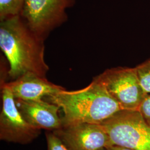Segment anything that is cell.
I'll use <instances>...</instances> for the list:
<instances>
[{
	"instance_id": "cell-1",
	"label": "cell",
	"mask_w": 150,
	"mask_h": 150,
	"mask_svg": "<svg viewBox=\"0 0 150 150\" xmlns=\"http://www.w3.org/2000/svg\"><path fill=\"white\" fill-rule=\"evenodd\" d=\"M0 21V48L9 63V77L14 80L27 74L46 77L49 67L45 59V40L21 15Z\"/></svg>"
},
{
	"instance_id": "cell-2",
	"label": "cell",
	"mask_w": 150,
	"mask_h": 150,
	"mask_svg": "<svg viewBox=\"0 0 150 150\" xmlns=\"http://www.w3.org/2000/svg\"><path fill=\"white\" fill-rule=\"evenodd\" d=\"M46 98L62 110V126L79 123L101 124L122 110L95 78L82 89H64Z\"/></svg>"
},
{
	"instance_id": "cell-3",
	"label": "cell",
	"mask_w": 150,
	"mask_h": 150,
	"mask_svg": "<svg viewBox=\"0 0 150 150\" xmlns=\"http://www.w3.org/2000/svg\"><path fill=\"white\" fill-rule=\"evenodd\" d=\"M99 125L113 145L150 150V125L138 110H121Z\"/></svg>"
},
{
	"instance_id": "cell-4",
	"label": "cell",
	"mask_w": 150,
	"mask_h": 150,
	"mask_svg": "<svg viewBox=\"0 0 150 150\" xmlns=\"http://www.w3.org/2000/svg\"><path fill=\"white\" fill-rule=\"evenodd\" d=\"M95 78L102 83L122 110H137L147 95L135 67L107 69Z\"/></svg>"
},
{
	"instance_id": "cell-5",
	"label": "cell",
	"mask_w": 150,
	"mask_h": 150,
	"mask_svg": "<svg viewBox=\"0 0 150 150\" xmlns=\"http://www.w3.org/2000/svg\"><path fill=\"white\" fill-rule=\"evenodd\" d=\"M75 3V0H25L20 15L34 32L45 40L66 21V11Z\"/></svg>"
},
{
	"instance_id": "cell-6",
	"label": "cell",
	"mask_w": 150,
	"mask_h": 150,
	"mask_svg": "<svg viewBox=\"0 0 150 150\" xmlns=\"http://www.w3.org/2000/svg\"><path fill=\"white\" fill-rule=\"evenodd\" d=\"M2 108L0 115V139L7 142L27 144L36 139L41 129L35 128L23 118L16 106L11 90L1 85Z\"/></svg>"
},
{
	"instance_id": "cell-7",
	"label": "cell",
	"mask_w": 150,
	"mask_h": 150,
	"mask_svg": "<svg viewBox=\"0 0 150 150\" xmlns=\"http://www.w3.org/2000/svg\"><path fill=\"white\" fill-rule=\"evenodd\" d=\"M53 132L69 150H100L113 145L99 124L76 123L62 126Z\"/></svg>"
},
{
	"instance_id": "cell-8",
	"label": "cell",
	"mask_w": 150,
	"mask_h": 150,
	"mask_svg": "<svg viewBox=\"0 0 150 150\" xmlns=\"http://www.w3.org/2000/svg\"><path fill=\"white\" fill-rule=\"evenodd\" d=\"M16 106L28 123L38 129L52 131L62 127L57 105L45 100L26 101L15 99Z\"/></svg>"
},
{
	"instance_id": "cell-9",
	"label": "cell",
	"mask_w": 150,
	"mask_h": 150,
	"mask_svg": "<svg viewBox=\"0 0 150 150\" xmlns=\"http://www.w3.org/2000/svg\"><path fill=\"white\" fill-rule=\"evenodd\" d=\"M1 84L11 90L15 99L26 101L43 100L65 89L50 82L46 77L34 74L23 75L10 82Z\"/></svg>"
},
{
	"instance_id": "cell-10",
	"label": "cell",
	"mask_w": 150,
	"mask_h": 150,
	"mask_svg": "<svg viewBox=\"0 0 150 150\" xmlns=\"http://www.w3.org/2000/svg\"><path fill=\"white\" fill-rule=\"evenodd\" d=\"M25 0H0V21L20 15Z\"/></svg>"
},
{
	"instance_id": "cell-11",
	"label": "cell",
	"mask_w": 150,
	"mask_h": 150,
	"mask_svg": "<svg viewBox=\"0 0 150 150\" xmlns=\"http://www.w3.org/2000/svg\"><path fill=\"white\" fill-rule=\"evenodd\" d=\"M136 70L139 82L146 93H150V59L137 66Z\"/></svg>"
},
{
	"instance_id": "cell-12",
	"label": "cell",
	"mask_w": 150,
	"mask_h": 150,
	"mask_svg": "<svg viewBox=\"0 0 150 150\" xmlns=\"http://www.w3.org/2000/svg\"><path fill=\"white\" fill-rule=\"evenodd\" d=\"M46 136L47 150H69L63 141L54 132L46 133Z\"/></svg>"
},
{
	"instance_id": "cell-13",
	"label": "cell",
	"mask_w": 150,
	"mask_h": 150,
	"mask_svg": "<svg viewBox=\"0 0 150 150\" xmlns=\"http://www.w3.org/2000/svg\"><path fill=\"white\" fill-rule=\"evenodd\" d=\"M137 110L145 121L150 125V93L146 95Z\"/></svg>"
},
{
	"instance_id": "cell-14",
	"label": "cell",
	"mask_w": 150,
	"mask_h": 150,
	"mask_svg": "<svg viewBox=\"0 0 150 150\" xmlns=\"http://www.w3.org/2000/svg\"><path fill=\"white\" fill-rule=\"evenodd\" d=\"M107 150H134L129 148L121 147L116 145H112L111 146H109L106 148Z\"/></svg>"
},
{
	"instance_id": "cell-15",
	"label": "cell",
	"mask_w": 150,
	"mask_h": 150,
	"mask_svg": "<svg viewBox=\"0 0 150 150\" xmlns=\"http://www.w3.org/2000/svg\"><path fill=\"white\" fill-rule=\"evenodd\" d=\"M107 150V149L106 148H104V149H101V150Z\"/></svg>"
}]
</instances>
